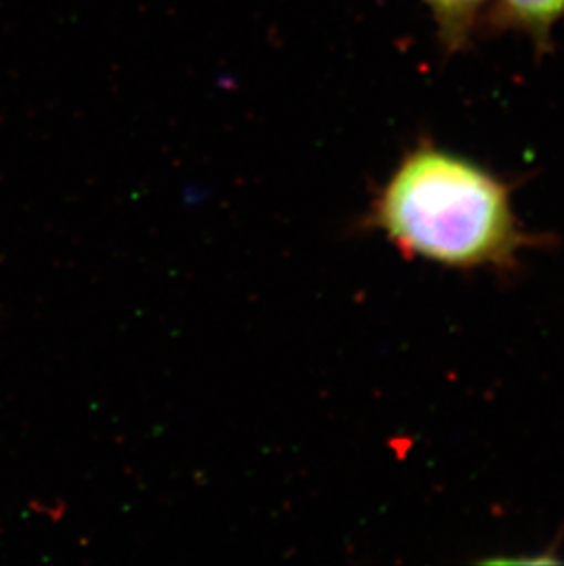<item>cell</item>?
I'll return each mask as SVG.
<instances>
[{"instance_id": "cell-1", "label": "cell", "mask_w": 564, "mask_h": 566, "mask_svg": "<svg viewBox=\"0 0 564 566\" xmlns=\"http://www.w3.org/2000/svg\"><path fill=\"white\" fill-rule=\"evenodd\" d=\"M373 224L405 253L452 268L502 266L524 241L506 186L431 145L399 164L374 203Z\"/></svg>"}, {"instance_id": "cell-2", "label": "cell", "mask_w": 564, "mask_h": 566, "mask_svg": "<svg viewBox=\"0 0 564 566\" xmlns=\"http://www.w3.org/2000/svg\"><path fill=\"white\" fill-rule=\"evenodd\" d=\"M501 13L510 24L544 43L564 15V0H501Z\"/></svg>"}, {"instance_id": "cell-3", "label": "cell", "mask_w": 564, "mask_h": 566, "mask_svg": "<svg viewBox=\"0 0 564 566\" xmlns=\"http://www.w3.org/2000/svg\"><path fill=\"white\" fill-rule=\"evenodd\" d=\"M440 28L443 43L458 49L468 41L488 0H424Z\"/></svg>"}]
</instances>
